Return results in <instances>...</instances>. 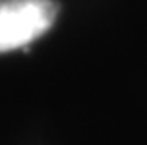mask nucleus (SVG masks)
<instances>
[{
  "mask_svg": "<svg viewBox=\"0 0 147 145\" xmlns=\"http://www.w3.org/2000/svg\"><path fill=\"white\" fill-rule=\"evenodd\" d=\"M53 0H0V52L28 47L54 23Z\"/></svg>",
  "mask_w": 147,
  "mask_h": 145,
  "instance_id": "obj_1",
  "label": "nucleus"
}]
</instances>
